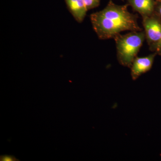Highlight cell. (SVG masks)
Returning <instances> with one entry per match:
<instances>
[{
  "mask_svg": "<svg viewBox=\"0 0 161 161\" xmlns=\"http://www.w3.org/2000/svg\"><path fill=\"white\" fill-rule=\"evenodd\" d=\"M128 4L118 5L110 1L103 10L90 15L93 29L100 40L114 39L125 31H142L138 16L129 11Z\"/></svg>",
  "mask_w": 161,
  "mask_h": 161,
  "instance_id": "6da1fadb",
  "label": "cell"
},
{
  "mask_svg": "<svg viewBox=\"0 0 161 161\" xmlns=\"http://www.w3.org/2000/svg\"><path fill=\"white\" fill-rule=\"evenodd\" d=\"M114 39L118 62L122 66L130 68L146 40L145 31H130L119 35Z\"/></svg>",
  "mask_w": 161,
  "mask_h": 161,
  "instance_id": "7a4b0ae2",
  "label": "cell"
},
{
  "mask_svg": "<svg viewBox=\"0 0 161 161\" xmlns=\"http://www.w3.org/2000/svg\"><path fill=\"white\" fill-rule=\"evenodd\" d=\"M142 18L146 39L151 51L161 40V18L155 13Z\"/></svg>",
  "mask_w": 161,
  "mask_h": 161,
  "instance_id": "3957f363",
  "label": "cell"
},
{
  "mask_svg": "<svg viewBox=\"0 0 161 161\" xmlns=\"http://www.w3.org/2000/svg\"><path fill=\"white\" fill-rule=\"evenodd\" d=\"M157 55L154 52L146 57H137L135 58L130 68L132 80H136L141 75L151 69Z\"/></svg>",
  "mask_w": 161,
  "mask_h": 161,
  "instance_id": "277c9868",
  "label": "cell"
},
{
  "mask_svg": "<svg viewBox=\"0 0 161 161\" xmlns=\"http://www.w3.org/2000/svg\"><path fill=\"white\" fill-rule=\"evenodd\" d=\"M127 4L142 17L151 15L155 13L157 0H126Z\"/></svg>",
  "mask_w": 161,
  "mask_h": 161,
  "instance_id": "5b68a950",
  "label": "cell"
},
{
  "mask_svg": "<svg viewBox=\"0 0 161 161\" xmlns=\"http://www.w3.org/2000/svg\"><path fill=\"white\" fill-rule=\"evenodd\" d=\"M64 2L76 21L78 23H82L88 11L83 0H64Z\"/></svg>",
  "mask_w": 161,
  "mask_h": 161,
  "instance_id": "8992f818",
  "label": "cell"
},
{
  "mask_svg": "<svg viewBox=\"0 0 161 161\" xmlns=\"http://www.w3.org/2000/svg\"><path fill=\"white\" fill-rule=\"evenodd\" d=\"M88 10L98 7L100 0H83Z\"/></svg>",
  "mask_w": 161,
  "mask_h": 161,
  "instance_id": "52a82bcc",
  "label": "cell"
},
{
  "mask_svg": "<svg viewBox=\"0 0 161 161\" xmlns=\"http://www.w3.org/2000/svg\"><path fill=\"white\" fill-rule=\"evenodd\" d=\"M1 161H19L17 159L15 158L14 156L12 155H1L0 157Z\"/></svg>",
  "mask_w": 161,
  "mask_h": 161,
  "instance_id": "ba28073f",
  "label": "cell"
},
{
  "mask_svg": "<svg viewBox=\"0 0 161 161\" xmlns=\"http://www.w3.org/2000/svg\"><path fill=\"white\" fill-rule=\"evenodd\" d=\"M155 13L161 18V0H157Z\"/></svg>",
  "mask_w": 161,
  "mask_h": 161,
  "instance_id": "9c48e42d",
  "label": "cell"
},
{
  "mask_svg": "<svg viewBox=\"0 0 161 161\" xmlns=\"http://www.w3.org/2000/svg\"><path fill=\"white\" fill-rule=\"evenodd\" d=\"M151 51L155 52L157 54L161 56V40L154 47Z\"/></svg>",
  "mask_w": 161,
  "mask_h": 161,
  "instance_id": "30bf717a",
  "label": "cell"
}]
</instances>
